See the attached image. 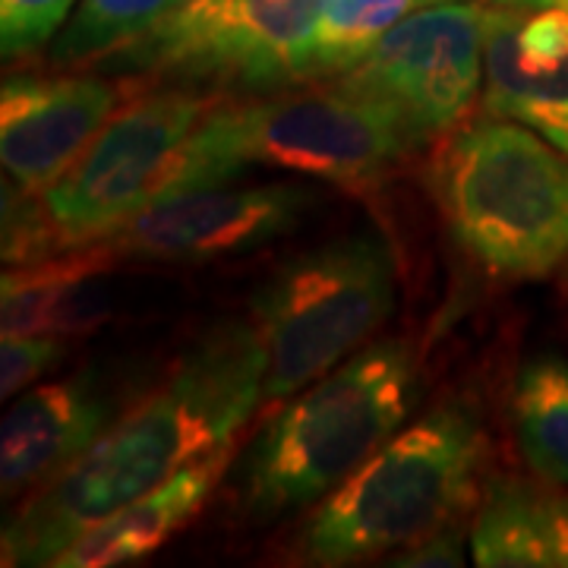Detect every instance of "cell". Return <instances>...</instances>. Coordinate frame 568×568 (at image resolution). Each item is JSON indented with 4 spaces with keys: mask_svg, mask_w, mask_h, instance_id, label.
Masks as SVG:
<instances>
[{
    "mask_svg": "<svg viewBox=\"0 0 568 568\" xmlns=\"http://www.w3.org/2000/svg\"><path fill=\"white\" fill-rule=\"evenodd\" d=\"M77 0H0V51L7 61L39 54L58 39Z\"/></svg>",
    "mask_w": 568,
    "mask_h": 568,
    "instance_id": "obj_20",
    "label": "cell"
},
{
    "mask_svg": "<svg viewBox=\"0 0 568 568\" xmlns=\"http://www.w3.org/2000/svg\"><path fill=\"white\" fill-rule=\"evenodd\" d=\"M547 540L549 566L568 568V493L552 484L547 489Z\"/></svg>",
    "mask_w": 568,
    "mask_h": 568,
    "instance_id": "obj_23",
    "label": "cell"
},
{
    "mask_svg": "<svg viewBox=\"0 0 568 568\" xmlns=\"http://www.w3.org/2000/svg\"><path fill=\"white\" fill-rule=\"evenodd\" d=\"M178 3H183V0H174V7H178Z\"/></svg>",
    "mask_w": 568,
    "mask_h": 568,
    "instance_id": "obj_26",
    "label": "cell"
},
{
    "mask_svg": "<svg viewBox=\"0 0 568 568\" xmlns=\"http://www.w3.org/2000/svg\"><path fill=\"white\" fill-rule=\"evenodd\" d=\"M118 265L102 244L54 253L13 265L0 282L3 335H77L108 316V301L95 282Z\"/></svg>",
    "mask_w": 568,
    "mask_h": 568,
    "instance_id": "obj_14",
    "label": "cell"
},
{
    "mask_svg": "<svg viewBox=\"0 0 568 568\" xmlns=\"http://www.w3.org/2000/svg\"><path fill=\"white\" fill-rule=\"evenodd\" d=\"M429 183L452 237L489 275L547 278L568 260V155L525 123H462Z\"/></svg>",
    "mask_w": 568,
    "mask_h": 568,
    "instance_id": "obj_6",
    "label": "cell"
},
{
    "mask_svg": "<svg viewBox=\"0 0 568 568\" xmlns=\"http://www.w3.org/2000/svg\"><path fill=\"white\" fill-rule=\"evenodd\" d=\"M511 429L528 467L552 487L568 489V364L534 357L511 388Z\"/></svg>",
    "mask_w": 568,
    "mask_h": 568,
    "instance_id": "obj_17",
    "label": "cell"
},
{
    "mask_svg": "<svg viewBox=\"0 0 568 568\" xmlns=\"http://www.w3.org/2000/svg\"><path fill=\"white\" fill-rule=\"evenodd\" d=\"M417 388L414 345L383 338L291 395L250 448L246 511L272 521L325 499L402 429Z\"/></svg>",
    "mask_w": 568,
    "mask_h": 568,
    "instance_id": "obj_3",
    "label": "cell"
},
{
    "mask_svg": "<svg viewBox=\"0 0 568 568\" xmlns=\"http://www.w3.org/2000/svg\"><path fill=\"white\" fill-rule=\"evenodd\" d=\"M480 3H496V7H540V0H480Z\"/></svg>",
    "mask_w": 568,
    "mask_h": 568,
    "instance_id": "obj_24",
    "label": "cell"
},
{
    "mask_svg": "<svg viewBox=\"0 0 568 568\" xmlns=\"http://www.w3.org/2000/svg\"><path fill=\"white\" fill-rule=\"evenodd\" d=\"M67 357L63 335H3L0 342V395L3 402L32 388Z\"/></svg>",
    "mask_w": 568,
    "mask_h": 568,
    "instance_id": "obj_21",
    "label": "cell"
},
{
    "mask_svg": "<svg viewBox=\"0 0 568 568\" xmlns=\"http://www.w3.org/2000/svg\"><path fill=\"white\" fill-rule=\"evenodd\" d=\"M114 410L111 395L89 373L20 392L0 426L3 496L36 493L61 477L114 424Z\"/></svg>",
    "mask_w": 568,
    "mask_h": 568,
    "instance_id": "obj_12",
    "label": "cell"
},
{
    "mask_svg": "<svg viewBox=\"0 0 568 568\" xmlns=\"http://www.w3.org/2000/svg\"><path fill=\"white\" fill-rule=\"evenodd\" d=\"M265 354L263 405L323 379L395 313V263L383 241L345 237L294 256L250 301Z\"/></svg>",
    "mask_w": 568,
    "mask_h": 568,
    "instance_id": "obj_7",
    "label": "cell"
},
{
    "mask_svg": "<svg viewBox=\"0 0 568 568\" xmlns=\"http://www.w3.org/2000/svg\"><path fill=\"white\" fill-rule=\"evenodd\" d=\"M316 196L304 186H200L149 203L99 244L114 263H212L291 234Z\"/></svg>",
    "mask_w": 568,
    "mask_h": 568,
    "instance_id": "obj_10",
    "label": "cell"
},
{
    "mask_svg": "<svg viewBox=\"0 0 568 568\" xmlns=\"http://www.w3.org/2000/svg\"><path fill=\"white\" fill-rule=\"evenodd\" d=\"M263 379L265 354L253 323L209 328L80 462L29 493L3 530V566H54L92 525L234 443L263 405Z\"/></svg>",
    "mask_w": 568,
    "mask_h": 568,
    "instance_id": "obj_1",
    "label": "cell"
},
{
    "mask_svg": "<svg viewBox=\"0 0 568 568\" xmlns=\"http://www.w3.org/2000/svg\"><path fill=\"white\" fill-rule=\"evenodd\" d=\"M487 433L467 402L426 410L335 487L304 530L316 566H351L467 518L480 503Z\"/></svg>",
    "mask_w": 568,
    "mask_h": 568,
    "instance_id": "obj_5",
    "label": "cell"
},
{
    "mask_svg": "<svg viewBox=\"0 0 568 568\" xmlns=\"http://www.w3.org/2000/svg\"><path fill=\"white\" fill-rule=\"evenodd\" d=\"M439 0H323L313 36V77L335 80L361 63L402 20Z\"/></svg>",
    "mask_w": 568,
    "mask_h": 568,
    "instance_id": "obj_19",
    "label": "cell"
},
{
    "mask_svg": "<svg viewBox=\"0 0 568 568\" xmlns=\"http://www.w3.org/2000/svg\"><path fill=\"white\" fill-rule=\"evenodd\" d=\"M174 10V0H77L51 44L58 67L121 58Z\"/></svg>",
    "mask_w": 568,
    "mask_h": 568,
    "instance_id": "obj_18",
    "label": "cell"
},
{
    "mask_svg": "<svg viewBox=\"0 0 568 568\" xmlns=\"http://www.w3.org/2000/svg\"><path fill=\"white\" fill-rule=\"evenodd\" d=\"M518 10L496 3L487 10L484 114L525 123L568 155V58L556 67H525L515 51Z\"/></svg>",
    "mask_w": 568,
    "mask_h": 568,
    "instance_id": "obj_15",
    "label": "cell"
},
{
    "mask_svg": "<svg viewBox=\"0 0 568 568\" xmlns=\"http://www.w3.org/2000/svg\"><path fill=\"white\" fill-rule=\"evenodd\" d=\"M212 108L190 89H136L58 181L32 196L3 183V263H36L118 234L162 196Z\"/></svg>",
    "mask_w": 568,
    "mask_h": 568,
    "instance_id": "obj_4",
    "label": "cell"
},
{
    "mask_svg": "<svg viewBox=\"0 0 568 568\" xmlns=\"http://www.w3.org/2000/svg\"><path fill=\"white\" fill-rule=\"evenodd\" d=\"M470 525L467 518H455L443 528L429 530L424 537L410 540L392 559L395 566H465V537Z\"/></svg>",
    "mask_w": 568,
    "mask_h": 568,
    "instance_id": "obj_22",
    "label": "cell"
},
{
    "mask_svg": "<svg viewBox=\"0 0 568 568\" xmlns=\"http://www.w3.org/2000/svg\"><path fill=\"white\" fill-rule=\"evenodd\" d=\"M323 0H183L121 58L145 73L282 89L313 77Z\"/></svg>",
    "mask_w": 568,
    "mask_h": 568,
    "instance_id": "obj_8",
    "label": "cell"
},
{
    "mask_svg": "<svg viewBox=\"0 0 568 568\" xmlns=\"http://www.w3.org/2000/svg\"><path fill=\"white\" fill-rule=\"evenodd\" d=\"M136 89V80L108 77H7L0 89L3 183L32 196L58 181Z\"/></svg>",
    "mask_w": 568,
    "mask_h": 568,
    "instance_id": "obj_11",
    "label": "cell"
},
{
    "mask_svg": "<svg viewBox=\"0 0 568 568\" xmlns=\"http://www.w3.org/2000/svg\"><path fill=\"white\" fill-rule=\"evenodd\" d=\"M552 3L556 7H568V0H540V7H552Z\"/></svg>",
    "mask_w": 568,
    "mask_h": 568,
    "instance_id": "obj_25",
    "label": "cell"
},
{
    "mask_svg": "<svg viewBox=\"0 0 568 568\" xmlns=\"http://www.w3.org/2000/svg\"><path fill=\"white\" fill-rule=\"evenodd\" d=\"M547 487L489 477L470 518V556L480 568H552L547 540Z\"/></svg>",
    "mask_w": 568,
    "mask_h": 568,
    "instance_id": "obj_16",
    "label": "cell"
},
{
    "mask_svg": "<svg viewBox=\"0 0 568 568\" xmlns=\"http://www.w3.org/2000/svg\"><path fill=\"white\" fill-rule=\"evenodd\" d=\"M487 10L480 0L420 7L338 80L392 108L414 145L443 140L484 92Z\"/></svg>",
    "mask_w": 568,
    "mask_h": 568,
    "instance_id": "obj_9",
    "label": "cell"
},
{
    "mask_svg": "<svg viewBox=\"0 0 568 568\" xmlns=\"http://www.w3.org/2000/svg\"><path fill=\"white\" fill-rule=\"evenodd\" d=\"M414 149L392 108L335 77L256 102H215L181 149L159 200L227 183L250 164L369 196Z\"/></svg>",
    "mask_w": 568,
    "mask_h": 568,
    "instance_id": "obj_2",
    "label": "cell"
},
{
    "mask_svg": "<svg viewBox=\"0 0 568 568\" xmlns=\"http://www.w3.org/2000/svg\"><path fill=\"white\" fill-rule=\"evenodd\" d=\"M237 439L209 452L205 458L181 467L174 477L149 489L136 503L118 508L99 525L80 534L70 547L58 556V568H108L126 566L145 559L149 552L162 549L174 534L186 528L209 503L212 489L219 487Z\"/></svg>",
    "mask_w": 568,
    "mask_h": 568,
    "instance_id": "obj_13",
    "label": "cell"
}]
</instances>
